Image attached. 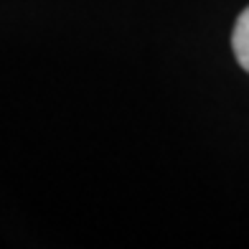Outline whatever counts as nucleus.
<instances>
[{"label": "nucleus", "mask_w": 249, "mask_h": 249, "mask_svg": "<svg viewBox=\"0 0 249 249\" xmlns=\"http://www.w3.org/2000/svg\"><path fill=\"white\" fill-rule=\"evenodd\" d=\"M231 49L239 66L244 71H249V8H244L239 18H236V26L231 33Z\"/></svg>", "instance_id": "f257e3e1"}]
</instances>
